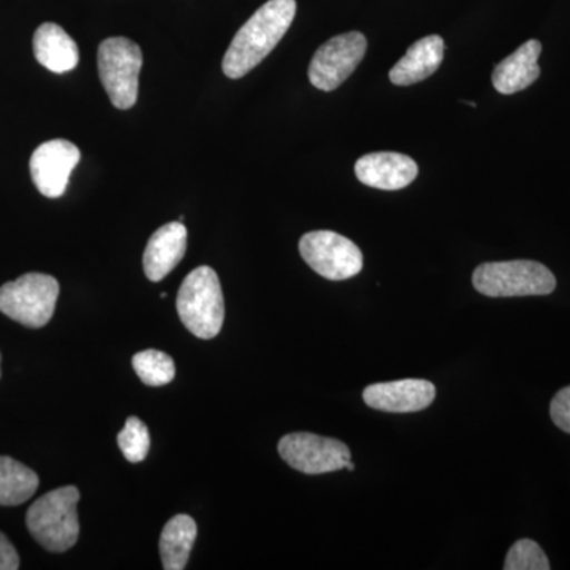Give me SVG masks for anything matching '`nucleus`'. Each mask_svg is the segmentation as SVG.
Instances as JSON below:
<instances>
[{
    "mask_svg": "<svg viewBox=\"0 0 570 570\" xmlns=\"http://www.w3.org/2000/svg\"><path fill=\"white\" fill-rule=\"evenodd\" d=\"M295 0H268L236 32L223 61L224 73L238 80L264 61L294 22Z\"/></svg>",
    "mask_w": 570,
    "mask_h": 570,
    "instance_id": "1",
    "label": "nucleus"
},
{
    "mask_svg": "<svg viewBox=\"0 0 570 570\" xmlns=\"http://www.w3.org/2000/svg\"><path fill=\"white\" fill-rule=\"evenodd\" d=\"M80 491L69 485L56 489L37 499L29 508L26 524L32 538L43 549L63 553L70 550L80 538L77 504Z\"/></svg>",
    "mask_w": 570,
    "mask_h": 570,
    "instance_id": "2",
    "label": "nucleus"
},
{
    "mask_svg": "<svg viewBox=\"0 0 570 570\" xmlns=\"http://www.w3.org/2000/svg\"><path fill=\"white\" fill-rule=\"evenodd\" d=\"M176 309L184 326L200 340H213L223 330L225 305L219 276L209 266H198L183 281Z\"/></svg>",
    "mask_w": 570,
    "mask_h": 570,
    "instance_id": "3",
    "label": "nucleus"
},
{
    "mask_svg": "<svg viewBox=\"0 0 570 570\" xmlns=\"http://www.w3.org/2000/svg\"><path fill=\"white\" fill-rule=\"evenodd\" d=\"M472 284L479 294L491 298L550 295L557 277L534 261L489 262L475 268Z\"/></svg>",
    "mask_w": 570,
    "mask_h": 570,
    "instance_id": "4",
    "label": "nucleus"
},
{
    "mask_svg": "<svg viewBox=\"0 0 570 570\" xmlns=\"http://www.w3.org/2000/svg\"><path fill=\"white\" fill-rule=\"evenodd\" d=\"M58 298L56 277L28 273L0 287V313L29 328H41L51 321Z\"/></svg>",
    "mask_w": 570,
    "mask_h": 570,
    "instance_id": "5",
    "label": "nucleus"
},
{
    "mask_svg": "<svg viewBox=\"0 0 570 570\" xmlns=\"http://www.w3.org/2000/svg\"><path fill=\"white\" fill-rule=\"evenodd\" d=\"M97 63L111 104L119 110H130L138 99V77L142 66L140 47L126 37L104 40Z\"/></svg>",
    "mask_w": 570,
    "mask_h": 570,
    "instance_id": "6",
    "label": "nucleus"
},
{
    "mask_svg": "<svg viewBox=\"0 0 570 570\" xmlns=\"http://www.w3.org/2000/svg\"><path fill=\"white\" fill-rule=\"evenodd\" d=\"M299 254L317 275L330 281L351 279L363 268L358 246L335 232H309L299 239Z\"/></svg>",
    "mask_w": 570,
    "mask_h": 570,
    "instance_id": "7",
    "label": "nucleus"
},
{
    "mask_svg": "<svg viewBox=\"0 0 570 570\" xmlns=\"http://www.w3.org/2000/svg\"><path fill=\"white\" fill-rule=\"evenodd\" d=\"M366 37L362 32H347L325 41L309 63L311 85L324 92H332L354 73L365 58Z\"/></svg>",
    "mask_w": 570,
    "mask_h": 570,
    "instance_id": "8",
    "label": "nucleus"
},
{
    "mask_svg": "<svg viewBox=\"0 0 570 570\" xmlns=\"http://www.w3.org/2000/svg\"><path fill=\"white\" fill-rule=\"evenodd\" d=\"M277 450L288 466L307 475L341 471L351 461V450L344 442L313 433L287 434Z\"/></svg>",
    "mask_w": 570,
    "mask_h": 570,
    "instance_id": "9",
    "label": "nucleus"
},
{
    "mask_svg": "<svg viewBox=\"0 0 570 570\" xmlns=\"http://www.w3.org/2000/svg\"><path fill=\"white\" fill-rule=\"evenodd\" d=\"M81 153L73 142H41L31 157V176L37 189L48 198H59L69 186L71 171L80 163Z\"/></svg>",
    "mask_w": 570,
    "mask_h": 570,
    "instance_id": "10",
    "label": "nucleus"
},
{
    "mask_svg": "<svg viewBox=\"0 0 570 570\" xmlns=\"http://www.w3.org/2000/svg\"><path fill=\"white\" fill-rule=\"evenodd\" d=\"M436 397V387L423 379L382 382L370 385L363 392L366 406L393 414L420 412L430 407Z\"/></svg>",
    "mask_w": 570,
    "mask_h": 570,
    "instance_id": "11",
    "label": "nucleus"
},
{
    "mask_svg": "<svg viewBox=\"0 0 570 570\" xmlns=\"http://www.w3.org/2000/svg\"><path fill=\"white\" fill-rule=\"evenodd\" d=\"M355 175L374 189L400 190L417 178L419 165L404 154L371 153L356 160Z\"/></svg>",
    "mask_w": 570,
    "mask_h": 570,
    "instance_id": "12",
    "label": "nucleus"
},
{
    "mask_svg": "<svg viewBox=\"0 0 570 570\" xmlns=\"http://www.w3.org/2000/svg\"><path fill=\"white\" fill-rule=\"evenodd\" d=\"M187 249L186 225L176 220L160 227L149 238L145 254H142V268L145 275L153 283H159L183 261Z\"/></svg>",
    "mask_w": 570,
    "mask_h": 570,
    "instance_id": "13",
    "label": "nucleus"
},
{
    "mask_svg": "<svg viewBox=\"0 0 570 570\" xmlns=\"http://www.w3.org/2000/svg\"><path fill=\"white\" fill-rule=\"evenodd\" d=\"M542 52V43L539 40H530L521 45L519 50L499 62L494 67V89L504 96H512L534 85L540 75L539 56Z\"/></svg>",
    "mask_w": 570,
    "mask_h": 570,
    "instance_id": "14",
    "label": "nucleus"
},
{
    "mask_svg": "<svg viewBox=\"0 0 570 570\" xmlns=\"http://www.w3.org/2000/svg\"><path fill=\"white\" fill-rule=\"evenodd\" d=\"M444 51L445 43L442 37L428 36L415 41L390 70V81L396 86H411L426 80L441 67Z\"/></svg>",
    "mask_w": 570,
    "mask_h": 570,
    "instance_id": "15",
    "label": "nucleus"
},
{
    "mask_svg": "<svg viewBox=\"0 0 570 570\" xmlns=\"http://www.w3.org/2000/svg\"><path fill=\"white\" fill-rule=\"evenodd\" d=\"M33 55L52 73H67L80 62L77 43L55 22H45L37 29L33 36Z\"/></svg>",
    "mask_w": 570,
    "mask_h": 570,
    "instance_id": "16",
    "label": "nucleus"
},
{
    "mask_svg": "<svg viewBox=\"0 0 570 570\" xmlns=\"http://www.w3.org/2000/svg\"><path fill=\"white\" fill-rule=\"evenodd\" d=\"M195 539H197V523L193 517L176 515L168 521L160 534L159 543L164 569H186Z\"/></svg>",
    "mask_w": 570,
    "mask_h": 570,
    "instance_id": "17",
    "label": "nucleus"
},
{
    "mask_svg": "<svg viewBox=\"0 0 570 570\" xmlns=\"http://www.w3.org/2000/svg\"><path fill=\"white\" fill-rule=\"evenodd\" d=\"M39 475L10 456H0V505H20L39 489Z\"/></svg>",
    "mask_w": 570,
    "mask_h": 570,
    "instance_id": "18",
    "label": "nucleus"
},
{
    "mask_svg": "<svg viewBox=\"0 0 570 570\" xmlns=\"http://www.w3.org/2000/svg\"><path fill=\"white\" fill-rule=\"evenodd\" d=\"M132 365L142 384L149 385V387H163L175 379L174 358L156 348L138 352L132 358Z\"/></svg>",
    "mask_w": 570,
    "mask_h": 570,
    "instance_id": "19",
    "label": "nucleus"
},
{
    "mask_svg": "<svg viewBox=\"0 0 570 570\" xmlns=\"http://www.w3.org/2000/svg\"><path fill=\"white\" fill-rule=\"evenodd\" d=\"M118 445L129 463H140L148 456L151 448L148 426L138 417L127 419L126 425L118 434Z\"/></svg>",
    "mask_w": 570,
    "mask_h": 570,
    "instance_id": "20",
    "label": "nucleus"
},
{
    "mask_svg": "<svg viewBox=\"0 0 570 570\" xmlns=\"http://www.w3.org/2000/svg\"><path fill=\"white\" fill-rule=\"evenodd\" d=\"M505 570H549V558L534 540L521 539L513 543L505 558Z\"/></svg>",
    "mask_w": 570,
    "mask_h": 570,
    "instance_id": "21",
    "label": "nucleus"
},
{
    "mask_svg": "<svg viewBox=\"0 0 570 570\" xmlns=\"http://www.w3.org/2000/svg\"><path fill=\"white\" fill-rule=\"evenodd\" d=\"M550 415L554 425L570 434V385L560 390L551 400Z\"/></svg>",
    "mask_w": 570,
    "mask_h": 570,
    "instance_id": "22",
    "label": "nucleus"
},
{
    "mask_svg": "<svg viewBox=\"0 0 570 570\" xmlns=\"http://www.w3.org/2000/svg\"><path fill=\"white\" fill-rule=\"evenodd\" d=\"M20 569V557L6 534L0 532V570Z\"/></svg>",
    "mask_w": 570,
    "mask_h": 570,
    "instance_id": "23",
    "label": "nucleus"
},
{
    "mask_svg": "<svg viewBox=\"0 0 570 570\" xmlns=\"http://www.w3.org/2000/svg\"><path fill=\"white\" fill-rule=\"evenodd\" d=\"M346 469H347V471H354V469H355L354 463H352V461H348Z\"/></svg>",
    "mask_w": 570,
    "mask_h": 570,
    "instance_id": "24",
    "label": "nucleus"
}]
</instances>
